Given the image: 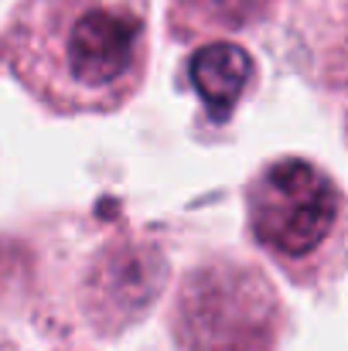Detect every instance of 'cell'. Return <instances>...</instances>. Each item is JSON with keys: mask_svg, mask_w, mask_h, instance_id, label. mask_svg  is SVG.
Listing matches in <instances>:
<instances>
[{"mask_svg": "<svg viewBox=\"0 0 348 351\" xmlns=\"http://www.w3.org/2000/svg\"><path fill=\"white\" fill-rule=\"evenodd\" d=\"M150 62V0H21L0 65L58 117L126 106Z\"/></svg>", "mask_w": 348, "mask_h": 351, "instance_id": "1", "label": "cell"}, {"mask_svg": "<svg viewBox=\"0 0 348 351\" xmlns=\"http://www.w3.org/2000/svg\"><path fill=\"white\" fill-rule=\"evenodd\" d=\"M253 242L304 290L332 283L348 263V198L308 157L263 164L246 191Z\"/></svg>", "mask_w": 348, "mask_h": 351, "instance_id": "2", "label": "cell"}, {"mask_svg": "<svg viewBox=\"0 0 348 351\" xmlns=\"http://www.w3.org/2000/svg\"><path fill=\"white\" fill-rule=\"evenodd\" d=\"M283 304L249 263L212 259L188 273L174 304V335L185 351H277Z\"/></svg>", "mask_w": 348, "mask_h": 351, "instance_id": "3", "label": "cell"}, {"mask_svg": "<svg viewBox=\"0 0 348 351\" xmlns=\"http://www.w3.org/2000/svg\"><path fill=\"white\" fill-rule=\"evenodd\" d=\"M185 75L205 113L216 123H226L256 86V62L232 41H205L188 55Z\"/></svg>", "mask_w": 348, "mask_h": 351, "instance_id": "4", "label": "cell"}, {"mask_svg": "<svg viewBox=\"0 0 348 351\" xmlns=\"http://www.w3.org/2000/svg\"><path fill=\"white\" fill-rule=\"evenodd\" d=\"M273 0H171L167 24L174 38H209L246 31L266 21Z\"/></svg>", "mask_w": 348, "mask_h": 351, "instance_id": "5", "label": "cell"}, {"mask_svg": "<svg viewBox=\"0 0 348 351\" xmlns=\"http://www.w3.org/2000/svg\"><path fill=\"white\" fill-rule=\"evenodd\" d=\"M345 140H348V110H345Z\"/></svg>", "mask_w": 348, "mask_h": 351, "instance_id": "6", "label": "cell"}]
</instances>
